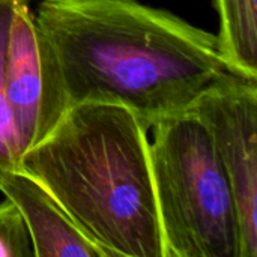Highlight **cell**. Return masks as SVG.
<instances>
[{"label": "cell", "mask_w": 257, "mask_h": 257, "mask_svg": "<svg viewBox=\"0 0 257 257\" xmlns=\"http://www.w3.org/2000/svg\"><path fill=\"white\" fill-rule=\"evenodd\" d=\"M35 18L69 105L117 104L148 128L232 74L215 33L139 0H41Z\"/></svg>", "instance_id": "6da1fadb"}, {"label": "cell", "mask_w": 257, "mask_h": 257, "mask_svg": "<svg viewBox=\"0 0 257 257\" xmlns=\"http://www.w3.org/2000/svg\"><path fill=\"white\" fill-rule=\"evenodd\" d=\"M36 179L107 257H166L148 126L126 107L81 102L26 151Z\"/></svg>", "instance_id": "7a4b0ae2"}, {"label": "cell", "mask_w": 257, "mask_h": 257, "mask_svg": "<svg viewBox=\"0 0 257 257\" xmlns=\"http://www.w3.org/2000/svg\"><path fill=\"white\" fill-rule=\"evenodd\" d=\"M148 137L166 257H241L235 196L205 125L187 110Z\"/></svg>", "instance_id": "3957f363"}, {"label": "cell", "mask_w": 257, "mask_h": 257, "mask_svg": "<svg viewBox=\"0 0 257 257\" xmlns=\"http://www.w3.org/2000/svg\"><path fill=\"white\" fill-rule=\"evenodd\" d=\"M30 3L21 0L14 11L5 60L6 104L20 160L56 128L71 107L56 54Z\"/></svg>", "instance_id": "277c9868"}, {"label": "cell", "mask_w": 257, "mask_h": 257, "mask_svg": "<svg viewBox=\"0 0 257 257\" xmlns=\"http://www.w3.org/2000/svg\"><path fill=\"white\" fill-rule=\"evenodd\" d=\"M208 130L229 178L241 257H257V80L227 74L188 108Z\"/></svg>", "instance_id": "5b68a950"}, {"label": "cell", "mask_w": 257, "mask_h": 257, "mask_svg": "<svg viewBox=\"0 0 257 257\" xmlns=\"http://www.w3.org/2000/svg\"><path fill=\"white\" fill-rule=\"evenodd\" d=\"M0 193L23 215L35 257H107L77 227L56 199L27 173H5L0 179Z\"/></svg>", "instance_id": "8992f818"}, {"label": "cell", "mask_w": 257, "mask_h": 257, "mask_svg": "<svg viewBox=\"0 0 257 257\" xmlns=\"http://www.w3.org/2000/svg\"><path fill=\"white\" fill-rule=\"evenodd\" d=\"M218 47L232 74L257 80V0H212Z\"/></svg>", "instance_id": "52a82bcc"}, {"label": "cell", "mask_w": 257, "mask_h": 257, "mask_svg": "<svg viewBox=\"0 0 257 257\" xmlns=\"http://www.w3.org/2000/svg\"><path fill=\"white\" fill-rule=\"evenodd\" d=\"M21 0H0V179L5 173L20 170V154L5 93V60L9 26L17 5Z\"/></svg>", "instance_id": "ba28073f"}, {"label": "cell", "mask_w": 257, "mask_h": 257, "mask_svg": "<svg viewBox=\"0 0 257 257\" xmlns=\"http://www.w3.org/2000/svg\"><path fill=\"white\" fill-rule=\"evenodd\" d=\"M0 257H35L33 242L23 215L6 197L0 202Z\"/></svg>", "instance_id": "9c48e42d"}]
</instances>
